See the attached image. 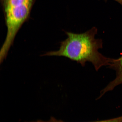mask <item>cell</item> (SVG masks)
<instances>
[{"instance_id":"obj_1","label":"cell","mask_w":122,"mask_h":122,"mask_svg":"<svg viewBox=\"0 0 122 122\" xmlns=\"http://www.w3.org/2000/svg\"><path fill=\"white\" fill-rule=\"evenodd\" d=\"M65 32L67 37L61 42L59 50L49 52L43 56H63L83 66L87 62H90L97 71L103 66H109L111 58L99 51L103 48V42L102 39L95 38L97 33L96 27L83 33Z\"/></svg>"},{"instance_id":"obj_2","label":"cell","mask_w":122,"mask_h":122,"mask_svg":"<svg viewBox=\"0 0 122 122\" xmlns=\"http://www.w3.org/2000/svg\"><path fill=\"white\" fill-rule=\"evenodd\" d=\"M36 0H0L6 25V37L3 48L10 50L15 36L22 26L29 18Z\"/></svg>"},{"instance_id":"obj_3","label":"cell","mask_w":122,"mask_h":122,"mask_svg":"<svg viewBox=\"0 0 122 122\" xmlns=\"http://www.w3.org/2000/svg\"><path fill=\"white\" fill-rule=\"evenodd\" d=\"M109 67L115 71L116 77L102 91L103 94L122 84V56L117 59L111 58Z\"/></svg>"},{"instance_id":"obj_4","label":"cell","mask_w":122,"mask_h":122,"mask_svg":"<svg viewBox=\"0 0 122 122\" xmlns=\"http://www.w3.org/2000/svg\"><path fill=\"white\" fill-rule=\"evenodd\" d=\"M40 122H65L61 120L56 119L53 117H51L50 119L48 121H43L41 120ZM92 122H122V116L117 118L103 120V121Z\"/></svg>"},{"instance_id":"obj_5","label":"cell","mask_w":122,"mask_h":122,"mask_svg":"<svg viewBox=\"0 0 122 122\" xmlns=\"http://www.w3.org/2000/svg\"><path fill=\"white\" fill-rule=\"evenodd\" d=\"M104 0L107 1V0ZM114 0L117 1V2L119 3L122 6V0Z\"/></svg>"}]
</instances>
